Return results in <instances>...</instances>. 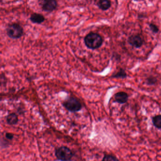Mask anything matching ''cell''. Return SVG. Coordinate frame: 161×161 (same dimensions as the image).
Listing matches in <instances>:
<instances>
[{
    "label": "cell",
    "instance_id": "1",
    "mask_svg": "<svg viewBox=\"0 0 161 161\" xmlns=\"http://www.w3.org/2000/svg\"><path fill=\"white\" fill-rule=\"evenodd\" d=\"M102 37L100 35L95 33H90L86 36L84 42L88 48L95 50L98 48L103 44Z\"/></svg>",
    "mask_w": 161,
    "mask_h": 161
},
{
    "label": "cell",
    "instance_id": "2",
    "mask_svg": "<svg viewBox=\"0 0 161 161\" xmlns=\"http://www.w3.org/2000/svg\"><path fill=\"white\" fill-rule=\"evenodd\" d=\"M7 35L10 38L18 39L23 36V29L19 24L17 23L9 25L6 29Z\"/></svg>",
    "mask_w": 161,
    "mask_h": 161
},
{
    "label": "cell",
    "instance_id": "3",
    "mask_svg": "<svg viewBox=\"0 0 161 161\" xmlns=\"http://www.w3.org/2000/svg\"><path fill=\"white\" fill-rule=\"evenodd\" d=\"M64 107L71 112H76L80 111L82 108V105L79 100L74 97L68 99L63 103Z\"/></svg>",
    "mask_w": 161,
    "mask_h": 161
},
{
    "label": "cell",
    "instance_id": "4",
    "mask_svg": "<svg viewBox=\"0 0 161 161\" xmlns=\"http://www.w3.org/2000/svg\"><path fill=\"white\" fill-rule=\"evenodd\" d=\"M55 156L59 160H70L73 156L72 152L67 147H62L56 150Z\"/></svg>",
    "mask_w": 161,
    "mask_h": 161
},
{
    "label": "cell",
    "instance_id": "5",
    "mask_svg": "<svg viewBox=\"0 0 161 161\" xmlns=\"http://www.w3.org/2000/svg\"><path fill=\"white\" fill-rule=\"evenodd\" d=\"M41 5L45 12H52L57 8V2L56 0H42Z\"/></svg>",
    "mask_w": 161,
    "mask_h": 161
},
{
    "label": "cell",
    "instance_id": "6",
    "mask_svg": "<svg viewBox=\"0 0 161 161\" xmlns=\"http://www.w3.org/2000/svg\"><path fill=\"white\" fill-rule=\"evenodd\" d=\"M128 41L130 45L137 48L142 47L144 42L143 38L138 35L131 36L128 38Z\"/></svg>",
    "mask_w": 161,
    "mask_h": 161
},
{
    "label": "cell",
    "instance_id": "7",
    "mask_svg": "<svg viewBox=\"0 0 161 161\" xmlns=\"http://www.w3.org/2000/svg\"><path fill=\"white\" fill-rule=\"evenodd\" d=\"M114 102L124 104L128 102L129 99V96L128 94L125 92H119L116 93L114 95Z\"/></svg>",
    "mask_w": 161,
    "mask_h": 161
},
{
    "label": "cell",
    "instance_id": "8",
    "mask_svg": "<svg viewBox=\"0 0 161 161\" xmlns=\"http://www.w3.org/2000/svg\"><path fill=\"white\" fill-rule=\"evenodd\" d=\"M31 21L35 24H40L45 20V18L42 15L40 14H33L30 18Z\"/></svg>",
    "mask_w": 161,
    "mask_h": 161
},
{
    "label": "cell",
    "instance_id": "9",
    "mask_svg": "<svg viewBox=\"0 0 161 161\" xmlns=\"http://www.w3.org/2000/svg\"><path fill=\"white\" fill-rule=\"evenodd\" d=\"M97 5L99 8L103 11H106L111 7V2L110 0H99Z\"/></svg>",
    "mask_w": 161,
    "mask_h": 161
},
{
    "label": "cell",
    "instance_id": "10",
    "mask_svg": "<svg viewBox=\"0 0 161 161\" xmlns=\"http://www.w3.org/2000/svg\"><path fill=\"white\" fill-rule=\"evenodd\" d=\"M6 121L10 125H14L18 122V117L16 114H11L7 116Z\"/></svg>",
    "mask_w": 161,
    "mask_h": 161
},
{
    "label": "cell",
    "instance_id": "11",
    "mask_svg": "<svg viewBox=\"0 0 161 161\" xmlns=\"http://www.w3.org/2000/svg\"><path fill=\"white\" fill-rule=\"evenodd\" d=\"M152 119L153 126L157 129L161 130V115H155L153 117Z\"/></svg>",
    "mask_w": 161,
    "mask_h": 161
},
{
    "label": "cell",
    "instance_id": "12",
    "mask_svg": "<svg viewBox=\"0 0 161 161\" xmlns=\"http://www.w3.org/2000/svg\"><path fill=\"white\" fill-rule=\"evenodd\" d=\"M112 78L117 79H125L127 77V74L125 70L123 69H120L117 72L112 75Z\"/></svg>",
    "mask_w": 161,
    "mask_h": 161
},
{
    "label": "cell",
    "instance_id": "13",
    "mask_svg": "<svg viewBox=\"0 0 161 161\" xmlns=\"http://www.w3.org/2000/svg\"><path fill=\"white\" fill-rule=\"evenodd\" d=\"M157 82V79L153 76H149L146 80V83L148 85H154L156 84Z\"/></svg>",
    "mask_w": 161,
    "mask_h": 161
},
{
    "label": "cell",
    "instance_id": "14",
    "mask_svg": "<svg viewBox=\"0 0 161 161\" xmlns=\"http://www.w3.org/2000/svg\"><path fill=\"white\" fill-rule=\"evenodd\" d=\"M119 159L113 154H105L103 161H119Z\"/></svg>",
    "mask_w": 161,
    "mask_h": 161
},
{
    "label": "cell",
    "instance_id": "15",
    "mask_svg": "<svg viewBox=\"0 0 161 161\" xmlns=\"http://www.w3.org/2000/svg\"><path fill=\"white\" fill-rule=\"evenodd\" d=\"M149 28L151 31L154 33H157L159 31V29H158V27L156 25L152 24V23L149 24Z\"/></svg>",
    "mask_w": 161,
    "mask_h": 161
},
{
    "label": "cell",
    "instance_id": "16",
    "mask_svg": "<svg viewBox=\"0 0 161 161\" xmlns=\"http://www.w3.org/2000/svg\"><path fill=\"white\" fill-rule=\"evenodd\" d=\"M5 136H6V138L8 139H10V140H12L13 138H14V135L12 134L11 133H6V135H5Z\"/></svg>",
    "mask_w": 161,
    "mask_h": 161
}]
</instances>
